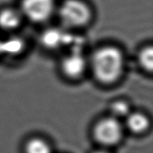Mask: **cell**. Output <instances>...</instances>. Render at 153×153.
Instances as JSON below:
<instances>
[{
	"label": "cell",
	"instance_id": "3",
	"mask_svg": "<svg viewBox=\"0 0 153 153\" xmlns=\"http://www.w3.org/2000/svg\"><path fill=\"white\" fill-rule=\"evenodd\" d=\"M123 126L121 120L109 115L96 123L93 129L94 137L102 146H114L122 139Z\"/></svg>",
	"mask_w": 153,
	"mask_h": 153
},
{
	"label": "cell",
	"instance_id": "10",
	"mask_svg": "<svg viewBox=\"0 0 153 153\" xmlns=\"http://www.w3.org/2000/svg\"><path fill=\"white\" fill-rule=\"evenodd\" d=\"M25 153H52L49 143L41 137H34L27 140L25 145Z\"/></svg>",
	"mask_w": 153,
	"mask_h": 153
},
{
	"label": "cell",
	"instance_id": "13",
	"mask_svg": "<svg viewBox=\"0 0 153 153\" xmlns=\"http://www.w3.org/2000/svg\"><path fill=\"white\" fill-rule=\"evenodd\" d=\"M93 153H109V152L105 150H97V151H95V152Z\"/></svg>",
	"mask_w": 153,
	"mask_h": 153
},
{
	"label": "cell",
	"instance_id": "5",
	"mask_svg": "<svg viewBox=\"0 0 153 153\" xmlns=\"http://www.w3.org/2000/svg\"><path fill=\"white\" fill-rule=\"evenodd\" d=\"M88 67V59L82 50H69L61 61V70L63 74L70 79L81 78Z\"/></svg>",
	"mask_w": 153,
	"mask_h": 153
},
{
	"label": "cell",
	"instance_id": "12",
	"mask_svg": "<svg viewBox=\"0 0 153 153\" xmlns=\"http://www.w3.org/2000/svg\"><path fill=\"white\" fill-rule=\"evenodd\" d=\"M137 62L144 71L151 73L153 68V48L151 45L143 46L138 52Z\"/></svg>",
	"mask_w": 153,
	"mask_h": 153
},
{
	"label": "cell",
	"instance_id": "8",
	"mask_svg": "<svg viewBox=\"0 0 153 153\" xmlns=\"http://www.w3.org/2000/svg\"><path fill=\"white\" fill-rule=\"evenodd\" d=\"M22 16L20 10L13 8H4L0 10V29L4 31H13L22 24Z\"/></svg>",
	"mask_w": 153,
	"mask_h": 153
},
{
	"label": "cell",
	"instance_id": "11",
	"mask_svg": "<svg viewBox=\"0 0 153 153\" xmlns=\"http://www.w3.org/2000/svg\"><path fill=\"white\" fill-rule=\"evenodd\" d=\"M110 116L122 120L131 112V106L128 102L123 100H116L111 103L109 107Z\"/></svg>",
	"mask_w": 153,
	"mask_h": 153
},
{
	"label": "cell",
	"instance_id": "2",
	"mask_svg": "<svg viewBox=\"0 0 153 153\" xmlns=\"http://www.w3.org/2000/svg\"><path fill=\"white\" fill-rule=\"evenodd\" d=\"M58 15L64 27L77 28L85 26L90 22L91 10L82 0H65L58 7Z\"/></svg>",
	"mask_w": 153,
	"mask_h": 153
},
{
	"label": "cell",
	"instance_id": "7",
	"mask_svg": "<svg viewBox=\"0 0 153 153\" xmlns=\"http://www.w3.org/2000/svg\"><path fill=\"white\" fill-rule=\"evenodd\" d=\"M124 126L134 134H142L150 126V120L145 114L132 111L125 118Z\"/></svg>",
	"mask_w": 153,
	"mask_h": 153
},
{
	"label": "cell",
	"instance_id": "9",
	"mask_svg": "<svg viewBox=\"0 0 153 153\" xmlns=\"http://www.w3.org/2000/svg\"><path fill=\"white\" fill-rule=\"evenodd\" d=\"M25 48V41L18 36H9L0 39V56H17L22 53Z\"/></svg>",
	"mask_w": 153,
	"mask_h": 153
},
{
	"label": "cell",
	"instance_id": "1",
	"mask_svg": "<svg viewBox=\"0 0 153 153\" xmlns=\"http://www.w3.org/2000/svg\"><path fill=\"white\" fill-rule=\"evenodd\" d=\"M126 59L116 46L106 45L96 49L88 59V67L94 78L103 85H112L123 76Z\"/></svg>",
	"mask_w": 153,
	"mask_h": 153
},
{
	"label": "cell",
	"instance_id": "4",
	"mask_svg": "<svg viewBox=\"0 0 153 153\" xmlns=\"http://www.w3.org/2000/svg\"><path fill=\"white\" fill-rule=\"evenodd\" d=\"M20 12L23 18L34 23L49 20L55 10L54 0H22Z\"/></svg>",
	"mask_w": 153,
	"mask_h": 153
},
{
	"label": "cell",
	"instance_id": "6",
	"mask_svg": "<svg viewBox=\"0 0 153 153\" xmlns=\"http://www.w3.org/2000/svg\"><path fill=\"white\" fill-rule=\"evenodd\" d=\"M73 34L61 28H49L40 35V43L47 49H61L70 46Z\"/></svg>",
	"mask_w": 153,
	"mask_h": 153
}]
</instances>
